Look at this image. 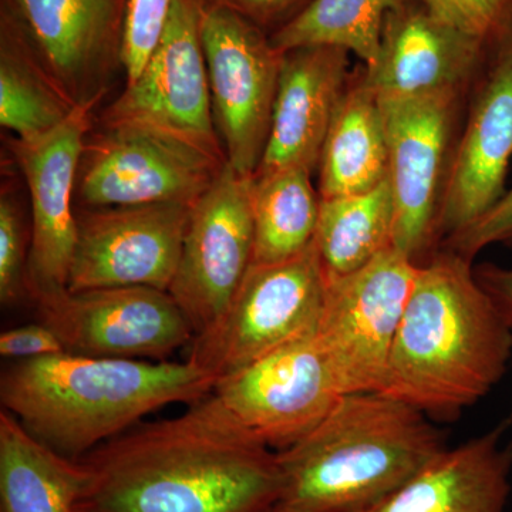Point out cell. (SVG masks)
<instances>
[{"label": "cell", "instance_id": "cell-29", "mask_svg": "<svg viewBox=\"0 0 512 512\" xmlns=\"http://www.w3.org/2000/svg\"><path fill=\"white\" fill-rule=\"evenodd\" d=\"M28 259L25 225L18 205L3 194L0 200V299L3 305L28 292Z\"/></svg>", "mask_w": 512, "mask_h": 512}, {"label": "cell", "instance_id": "cell-14", "mask_svg": "<svg viewBox=\"0 0 512 512\" xmlns=\"http://www.w3.org/2000/svg\"><path fill=\"white\" fill-rule=\"evenodd\" d=\"M37 63L73 106L96 104L121 64L127 0H3Z\"/></svg>", "mask_w": 512, "mask_h": 512}, {"label": "cell", "instance_id": "cell-23", "mask_svg": "<svg viewBox=\"0 0 512 512\" xmlns=\"http://www.w3.org/2000/svg\"><path fill=\"white\" fill-rule=\"evenodd\" d=\"M311 170L282 168L255 174L251 183L254 262L265 265L302 254L315 239L320 197Z\"/></svg>", "mask_w": 512, "mask_h": 512}, {"label": "cell", "instance_id": "cell-18", "mask_svg": "<svg viewBox=\"0 0 512 512\" xmlns=\"http://www.w3.org/2000/svg\"><path fill=\"white\" fill-rule=\"evenodd\" d=\"M487 50L419 0H407L387 15L379 55L363 80L377 97L460 96Z\"/></svg>", "mask_w": 512, "mask_h": 512}, {"label": "cell", "instance_id": "cell-25", "mask_svg": "<svg viewBox=\"0 0 512 512\" xmlns=\"http://www.w3.org/2000/svg\"><path fill=\"white\" fill-rule=\"evenodd\" d=\"M73 106L37 63L15 26L2 16L0 123L16 140L35 141L69 119Z\"/></svg>", "mask_w": 512, "mask_h": 512}, {"label": "cell", "instance_id": "cell-7", "mask_svg": "<svg viewBox=\"0 0 512 512\" xmlns=\"http://www.w3.org/2000/svg\"><path fill=\"white\" fill-rule=\"evenodd\" d=\"M201 39L225 160L241 177L254 178L268 144L284 53L265 30L208 0Z\"/></svg>", "mask_w": 512, "mask_h": 512}, {"label": "cell", "instance_id": "cell-31", "mask_svg": "<svg viewBox=\"0 0 512 512\" xmlns=\"http://www.w3.org/2000/svg\"><path fill=\"white\" fill-rule=\"evenodd\" d=\"M63 352V343L45 323L20 326L0 335V355L6 359L28 360Z\"/></svg>", "mask_w": 512, "mask_h": 512}, {"label": "cell", "instance_id": "cell-9", "mask_svg": "<svg viewBox=\"0 0 512 512\" xmlns=\"http://www.w3.org/2000/svg\"><path fill=\"white\" fill-rule=\"evenodd\" d=\"M36 302L42 323L76 355L164 362L195 336L170 292L148 286L66 289Z\"/></svg>", "mask_w": 512, "mask_h": 512}, {"label": "cell", "instance_id": "cell-28", "mask_svg": "<svg viewBox=\"0 0 512 512\" xmlns=\"http://www.w3.org/2000/svg\"><path fill=\"white\" fill-rule=\"evenodd\" d=\"M174 0H127L121 66L134 82L163 36Z\"/></svg>", "mask_w": 512, "mask_h": 512}, {"label": "cell", "instance_id": "cell-3", "mask_svg": "<svg viewBox=\"0 0 512 512\" xmlns=\"http://www.w3.org/2000/svg\"><path fill=\"white\" fill-rule=\"evenodd\" d=\"M215 384L188 360L63 352L9 367L0 379V402L40 443L80 460L161 407L204 399Z\"/></svg>", "mask_w": 512, "mask_h": 512}, {"label": "cell", "instance_id": "cell-17", "mask_svg": "<svg viewBox=\"0 0 512 512\" xmlns=\"http://www.w3.org/2000/svg\"><path fill=\"white\" fill-rule=\"evenodd\" d=\"M512 158V43L491 60L447 171L437 232L458 234L504 197Z\"/></svg>", "mask_w": 512, "mask_h": 512}, {"label": "cell", "instance_id": "cell-2", "mask_svg": "<svg viewBox=\"0 0 512 512\" xmlns=\"http://www.w3.org/2000/svg\"><path fill=\"white\" fill-rule=\"evenodd\" d=\"M511 356L512 329L471 259L446 252L419 266L379 393L451 419L497 386Z\"/></svg>", "mask_w": 512, "mask_h": 512}, {"label": "cell", "instance_id": "cell-16", "mask_svg": "<svg viewBox=\"0 0 512 512\" xmlns=\"http://www.w3.org/2000/svg\"><path fill=\"white\" fill-rule=\"evenodd\" d=\"M93 106H77L52 133L35 141L16 140L13 146L32 202L28 292L35 301L69 285L77 241L74 185Z\"/></svg>", "mask_w": 512, "mask_h": 512}, {"label": "cell", "instance_id": "cell-4", "mask_svg": "<svg viewBox=\"0 0 512 512\" xmlns=\"http://www.w3.org/2000/svg\"><path fill=\"white\" fill-rule=\"evenodd\" d=\"M429 416L379 392L345 394L298 443L278 451L272 512H369L446 450Z\"/></svg>", "mask_w": 512, "mask_h": 512}, {"label": "cell", "instance_id": "cell-22", "mask_svg": "<svg viewBox=\"0 0 512 512\" xmlns=\"http://www.w3.org/2000/svg\"><path fill=\"white\" fill-rule=\"evenodd\" d=\"M319 197L363 194L389 174L386 126L376 93L363 74L348 84L319 160Z\"/></svg>", "mask_w": 512, "mask_h": 512}, {"label": "cell", "instance_id": "cell-1", "mask_svg": "<svg viewBox=\"0 0 512 512\" xmlns=\"http://www.w3.org/2000/svg\"><path fill=\"white\" fill-rule=\"evenodd\" d=\"M170 419L138 423L80 460V505L97 512H272L278 453L242 426L214 392Z\"/></svg>", "mask_w": 512, "mask_h": 512}, {"label": "cell", "instance_id": "cell-6", "mask_svg": "<svg viewBox=\"0 0 512 512\" xmlns=\"http://www.w3.org/2000/svg\"><path fill=\"white\" fill-rule=\"evenodd\" d=\"M84 147L77 195L87 208L194 205L227 160L158 128L104 123Z\"/></svg>", "mask_w": 512, "mask_h": 512}, {"label": "cell", "instance_id": "cell-33", "mask_svg": "<svg viewBox=\"0 0 512 512\" xmlns=\"http://www.w3.org/2000/svg\"><path fill=\"white\" fill-rule=\"evenodd\" d=\"M480 285L493 299L498 312L512 329V269L497 265H481L474 269Z\"/></svg>", "mask_w": 512, "mask_h": 512}, {"label": "cell", "instance_id": "cell-12", "mask_svg": "<svg viewBox=\"0 0 512 512\" xmlns=\"http://www.w3.org/2000/svg\"><path fill=\"white\" fill-rule=\"evenodd\" d=\"M316 332L215 384L221 403L272 450L308 436L343 396Z\"/></svg>", "mask_w": 512, "mask_h": 512}, {"label": "cell", "instance_id": "cell-11", "mask_svg": "<svg viewBox=\"0 0 512 512\" xmlns=\"http://www.w3.org/2000/svg\"><path fill=\"white\" fill-rule=\"evenodd\" d=\"M207 0H174L143 72L103 114L104 123L167 131L225 158L212 119L201 23Z\"/></svg>", "mask_w": 512, "mask_h": 512}, {"label": "cell", "instance_id": "cell-21", "mask_svg": "<svg viewBox=\"0 0 512 512\" xmlns=\"http://www.w3.org/2000/svg\"><path fill=\"white\" fill-rule=\"evenodd\" d=\"M89 481L82 460L56 453L0 412V512H76Z\"/></svg>", "mask_w": 512, "mask_h": 512}, {"label": "cell", "instance_id": "cell-20", "mask_svg": "<svg viewBox=\"0 0 512 512\" xmlns=\"http://www.w3.org/2000/svg\"><path fill=\"white\" fill-rule=\"evenodd\" d=\"M512 419L441 451L369 512H504L511 493Z\"/></svg>", "mask_w": 512, "mask_h": 512}, {"label": "cell", "instance_id": "cell-34", "mask_svg": "<svg viewBox=\"0 0 512 512\" xmlns=\"http://www.w3.org/2000/svg\"><path fill=\"white\" fill-rule=\"evenodd\" d=\"M76 512H97V511L89 510V508L83 507V505L79 504V507H77Z\"/></svg>", "mask_w": 512, "mask_h": 512}, {"label": "cell", "instance_id": "cell-26", "mask_svg": "<svg viewBox=\"0 0 512 512\" xmlns=\"http://www.w3.org/2000/svg\"><path fill=\"white\" fill-rule=\"evenodd\" d=\"M407 0H312L291 22L269 35L281 53L309 46L345 49L372 66L384 22Z\"/></svg>", "mask_w": 512, "mask_h": 512}, {"label": "cell", "instance_id": "cell-30", "mask_svg": "<svg viewBox=\"0 0 512 512\" xmlns=\"http://www.w3.org/2000/svg\"><path fill=\"white\" fill-rule=\"evenodd\" d=\"M494 244H512V187L480 220L450 237L451 251L468 259Z\"/></svg>", "mask_w": 512, "mask_h": 512}, {"label": "cell", "instance_id": "cell-15", "mask_svg": "<svg viewBox=\"0 0 512 512\" xmlns=\"http://www.w3.org/2000/svg\"><path fill=\"white\" fill-rule=\"evenodd\" d=\"M377 99L389 146L393 247L417 262L437 232L458 94Z\"/></svg>", "mask_w": 512, "mask_h": 512}, {"label": "cell", "instance_id": "cell-32", "mask_svg": "<svg viewBox=\"0 0 512 512\" xmlns=\"http://www.w3.org/2000/svg\"><path fill=\"white\" fill-rule=\"evenodd\" d=\"M238 13L262 30L272 33L299 15L312 0H208ZM271 33V35H272Z\"/></svg>", "mask_w": 512, "mask_h": 512}, {"label": "cell", "instance_id": "cell-27", "mask_svg": "<svg viewBox=\"0 0 512 512\" xmlns=\"http://www.w3.org/2000/svg\"><path fill=\"white\" fill-rule=\"evenodd\" d=\"M441 19L476 37L494 55L512 43V0H419Z\"/></svg>", "mask_w": 512, "mask_h": 512}, {"label": "cell", "instance_id": "cell-10", "mask_svg": "<svg viewBox=\"0 0 512 512\" xmlns=\"http://www.w3.org/2000/svg\"><path fill=\"white\" fill-rule=\"evenodd\" d=\"M252 178L228 163L192 205L180 264L170 295L195 336L207 332L227 312L254 262Z\"/></svg>", "mask_w": 512, "mask_h": 512}, {"label": "cell", "instance_id": "cell-13", "mask_svg": "<svg viewBox=\"0 0 512 512\" xmlns=\"http://www.w3.org/2000/svg\"><path fill=\"white\" fill-rule=\"evenodd\" d=\"M192 205L87 208L77 215L72 292L117 286L170 291Z\"/></svg>", "mask_w": 512, "mask_h": 512}, {"label": "cell", "instance_id": "cell-8", "mask_svg": "<svg viewBox=\"0 0 512 512\" xmlns=\"http://www.w3.org/2000/svg\"><path fill=\"white\" fill-rule=\"evenodd\" d=\"M419 266L390 247L352 274L328 276L316 335L343 396L382 387Z\"/></svg>", "mask_w": 512, "mask_h": 512}, {"label": "cell", "instance_id": "cell-19", "mask_svg": "<svg viewBox=\"0 0 512 512\" xmlns=\"http://www.w3.org/2000/svg\"><path fill=\"white\" fill-rule=\"evenodd\" d=\"M349 55L332 46L284 53L268 144L256 174L318 167L330 124L349 84Z\"/></svg>", "mask_w": 512, "mask_h": 512}, {"label": "cell", "instance_id": "cell-24", "mask_svg": "<svg viewBox=\"0 0 512 512\" xmlns=\"http://www.w3.org/2000/svg\"><path fill=\"white\" fill-rule=\"evenodd\" d=\"M394 198L389 175L363 194L320 198L315 244L326 275L343 276L393 247Z\"/></svg>", "mask_w": 512, "mask_h": 512}, {"label": "cell", "instance_id": "cell-5", "mask_svg": "<svg viewBox=\"0 0 512 512\" xmlns=\"http://www.w3.org/2000/svg\"><path fill=\"white\" fill-rule=\"evenodd\" d=\"M328 275L315 239L302 254L252 264L220 320L190 343L188 362L217 382L318 330Z\"/></svg>", "mask_w": 512, "mask_h": 512}]
</instances>
